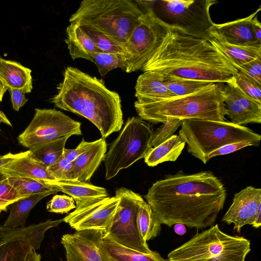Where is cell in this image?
<instances>
[{"instance_id": "cell-1", "label": "cell", "mask_w": 261, "mask_h": 261, "mask_svg": "<svg viewBox=\"0 0 261 261\" xmlns=\"http://www.w3.org/2000/svg\"><path fill=\"white\" fill-rule=\"evenodd\" d=\"M226 190L211 171H178L154 182L144 196L162 224L202 229L213 226L223 208Z\"/></svg>"}, {"instance_id": "cell-2", "label": "cell", "mask_w": 261, "mask_h": 261, "mask_svg": "<svg viewBox=\"0 0 261 261\" xmlns=\"http://www.w3.org/2000/svg\"><path fill=\"white\" fill-rule=\"evenodd\" d=\"M142 71L165 78L228 83L239 70L210 38L168 24L166 34Z\"/></svg>"}, {"instance_id": "cell-3", "label": "cell", "mask_w": 261, "mask_h": 261, "mask_svg": "<svg viewBox=\"0 0 261 261\" xmlns=\"http://www.w3.org/2000/svg\"><path fill=\"white\" fill-rule=\"evenodd\" d=\"M51 102L60 109L82 116L91 122L105 139L119 131L123 124L119 94L108 89L101 79L68 66Z\"/></svg>"}, {"instance_id": "cell-4", "label": "cell", "mask_w": 261, "mask_h": 261, "mask_svg": "<svg viewBox=\"0 0 261 261\" xmlns=\"http://www.w3.org/2000/svg\"><path fill=\"white\" fill-rule=\"evenodd\" d=\"M224 83H217L193 94L160 100L134 103L140 118L152 124L167 119L225 120Z\"/></svg>"}, {"instance_id": "cell-5", "label": "cell", "mask_w": 261, "mask_h": 261, "mask_svg": "<svg viewBox=\"0 0 261 261\" xmlns=\"http://www.w3.org/2000/svg\"><path fill=\"white\" fill-rule=\"evenodd\" d=\"M143 13L131 0H84L69 21L91 25L123 47Z\"/></svg>"}, {"instance_id": "cell-6", "label": "cell", "mask_w": 261, "mask_h": 261, "mask_svg": "<svg viewBox=\"0 0 261 261\" xmlns=\"http://www.w3.org/2000/svg\"><path fill=\"white\" fill-rule=\"evenodd\" d=\"M178 136L187 144L188 152L206 164L212 152L226 144L247 142L258 146L261 136L245 126L225 121L183 120Z\"/></svg>"}, {"instance_id": "cell-7", "label": "cell", "mask_w": 261, "mask_h": 261, "mask_svg": "<svg viewBox=\"0 0 261 261\" xmlns=\"http://www.w3.org/2000/svg\"><path fill=\"white\" fill-rule=\"evenodd\" d=\"M250 251L249 240L229 235L216 224L170 251L168 260L245 261Z\"/></svg>"}, {"instance_id": "cell-8", "label": "cell", "mask_w": 261, "mask_h": 261, "mask_svg": "<svg viewBox=\"0 0 261 261\" xmlns=\"http://www.w3.org/2000/svg\"><path fill=\"white\" fill-rule=\"evenodd\" d=\"M153 132L151 126L139 117L127 119L105 155L103 161L107 180L113 178L122 169L145 157L152 147Z\"/></svg>"}, {"instance_id": "cell-9", "label": "cell", "mask_w": 261, "mask_h": 261, "mask_svg": "<svg viewBox=\"0 0 261 261\" xmlns=\"http://www.w3.org/2000/svg\"><path fill=\"white\" fill-rule=\"evenodd\" d=\"M140 17L123 46L126 60L125 72L141 70L161 45L167 32L168 24L159 18L152 8L145 5Z\"/></svg>"}, {"instance_id": "cell-10", "label": "cell", "mask_w": 261, "mask_h": 261, "mask_svg": "<svg viewBox=\"0 0 261 261\" xmlns=\"http://www.w3.org/2000/svg\"><path fill=\"white\" fill-rule=\"evenodd\" d=\"M120 200L112 222L103 236L126 247L146 254L151 250L140 235L137 216L138 202L142 196L124 187L117 189L115 195Z\"/></svg>"}, {"instance_id": "cell-11", "label": "cell", "mask_w": 261, "mask_h": 261, "mask_svg": "<svg viewBox=\"0 0 261 261\" xmlns=\"http://www.w3.org/2000/svg\"><path fill=\"white\" fill-rule=\"evenodd\" d=\"M81 135V122L56 109L36 108L33 119L17 140L30 149L62 137Z\"/></svg>"}, {"instance_id": "cell-12", "label": "cell", "mask_w": 261, "mask_h": 261, "mask_svg": "<svg viewBox=\"0 0 261 261\" xmlns=\"http://www.w3.org/2000/svg\"><path fill=\"white\" fill-rule=\"evenodd\" d=\"M215 0H162L160 8L169 20L167 24L182 29L190 34L209 38L214 23L210 7Z\"/></svg>"}, {"instance_id": "cell-13", "label": "cell", "mask_w": 261, "mask_h": 261, "mask_svg": "<svg viewBox=\"0 0 261 261\" xmlns=\"http://www.w3.org/2000/svg\"><path fill=\"white\" fill-rule=\"evenodd\" d=\"M114 196L108 197L83 208L74 210L63 218L76 231L95 229L105 232L109 227L119 202Z\"/></svg>"}, {"instance_id": "cell-14", "label": "cell", "mask_w": 261, "mask_h": 261, "mask_svg": "<svg viewBox=\"0 0 261 261\" xmlns=\"http://www.w3.org/2000/svg\"><path fill=\"white\" fill-rule=\"evenodd\" d=\"M224 102L230 122L240 126L261 123V102L243 93L233 80L224 85Z\"/></svg>"}, {"instance_id": "cell-15", "label": "cell", "mask_w": 261, "mask_h": 261, "mask_svg": "<svg viewBox=\"0 0 261 261\" xmlns=\"http://www.w3.org/2000/svg\"><path fill=\"white\" fill-rule=\"evenodd\" d=\"M260 208L261 189L247 186L234 194L222 221L233 224V229L240 232L245 225L253 224Z\"/></svg>"}, {"instance_id": "cell-16", "label": "cell", "mask_w": 261, "mask_h": 261, "mask_svg": "<svg viewBox=\"0 0 261 261\" xmlns=\"http://www.w3.org/2000/svg\"><path fill=\"white\" fill-rule=\"evenodd\" d=\"M103 231L88 229L62 236L61 243L77 261H103L97 249Z\"/></svg>"}, {"instance_id": "cell-17", "label": "cell", "mask_w": 261, "mask_h": 261, "mask_svg": "<svg viewBox=\"0 0 261 261\" xmlns=\"http://www.w3.org/2000/svg\"><path fill=\"white\" fill-rule=\"evenodd\" d=\"M260 7L247 17L224 23H214L210 35L216 37L228 44L244 46L261 45L256 39L251 21L260 10Z\"/></svg>"}, {"instance_id": "cell-18", "label": "cell", "mask_w": 261, "mask_h": 261, "mask_svg": "<svg viewBox=\"0 0 261 261\" xmlns=\"http://www.w3.org/2000/svg\"><path fill=\"white\" fill-rule=\"evenodd\" d=\"M107 151L105 139L101 138L72 162V167L66 179L88 182L98 167L104 161Z\"/></svg>"}, {"instance_id": "cell-19", "label": "cell", "mask_w": 261, "mask_h": 261, "mask_svg": "<svg viewBox=\"0 0 261 261\" xmlns=\"http://www.w3.org/2000/svg\"><path fill=\"white\" fill-rule=\"evenodd\" d=\"M71 197L76 203L75 210H79L100 201L109 196L107 190L87 182L65 179L49 184Z\"/></svg>"}, {"instance_id": "cell-20", "label": "cell", "mask_w": 261, "mask_h": 261, "mask_svg": "<svg viewBox=\"0 0 261 261\" xmlns=\"http://www.w3.org/2000/svg\"><path fill=\"white\" fill-rule=\"evenodd\" d=\"M64 222V219L52 220L28 226L8 228L0 225V244L13 241H21L27 243L35 250L40 249L44 238L45 233L48 229L58 226Z\"/></svg>"}, {"instance_id": "cell-21", "label": "cell", "mask_w": 261, "mask_h": 261, "mask_svg": "<svg viewBox=\"0 0 261 261\" xmlns=\"http://www.w3.org/2000/svg\"><path fill=\"white\" fill-rule=\"evenodd\" d=\"M0 175L30 178L48 184L56 181L49 173L47 166L37 160L30 151L28 154L1 167Z\"/></svg>"}, {"instance_id": "cell-22", "label": "cell", "mask_w": 261, "mask_h": 261, "mask_svg": "<svg viewBox=\"0 0 261 261\" xmlns=\"http://www.w3.org/2000/svg\"><path fill=\"white\" fill-rule=\"evenodd\" d=\"M97 249L103 261H168L157 251L144 253L123 246L103 234Z\"/></svg>"}, {"instance_id": "cell-23", "label": "cell", "mask_w": 261, "mask_h": 261, "mask_svg": "<svg viewBox=\"0 0 261 261\" xmlns=\"http://www.w3.org/2000/svg\"><path fill=\"white\" fill-rule=\"evenodd\" d=\"M164 78L155 71H145L140 74L135 87L137 101L146 102L175 97L164 84Z\"/></svg>"}, {"instance_id": "cell-24", "label": "cell", "mask_w": 261, "mask_h": 261, "mask_svg": "<svg viewBox=\"0 0 261 261\" xmlns=\"http://www.w3.org/2000/svg\"><path fill=\"white\" fill-rule=\"evenodd\" d=\"M32 70L20 63L0 57V80L8 89H18L25 93L33 90Z\"/></svg>"}, {"instance_id": "cell-25", "label": "cell", "mask_w": 261, "mask_h": 261, "mask_svg": "<svg viewBox=\"0 0 261 261\" xmlns=\"http://www.w3.org/2000/svg\"><path fill=\"white\" fill-rule=\"evenodd\" d=\"M70 23L66 28L65 39L69 55L73 60L82 58L91 61L92 55L101 50L78 24Z\"/></svg>"}, {"instance_id": "cell-26", "label": "cell", "mask_w": 261, "mask_h": 261, "mask_svg": "<svg viewBox=\"0 0 261 261\" xmlns=\"http://www.w3.org/2000/svg\"><path fill=\"white\" fill-rule=\"evenodd\" d=\"M186 143L177 135H173L160 145L152 147L144 158L150 167L166 162H175L181 154Z\"/></svg>"}, {"instance_id": "cell-27", "label": "cell", "mask_w": 261, "mask_h": 261, "mask_svg": "<svg viewBox=\"0 0 261 261\" xmlns=\"http://www.w3.org/2000/svg\"><path fill=\"white\" fill-rule=\"evenodd\" d=\"M57 191L32 194L21 199L8 206L10 214L3 226L8 228L24 227L30 211L45 197L56 194Z\"/></svg>"}, {"instance_id": "cell-28", "label": "cell", "mask_w": 261, "mask_h": 261, "mask_svg": "<svg viewBox=\"0 0 261 261\" xmlns=\"http://www.w3.org/2000/svg\"><path fill=\"white\" fill-rule=\"evenodd\" d=\"M209 38L236 68L261 56V45L238 46L228 44L212 35Z\"/></svg>"}, {"instance_id": "cell-29", "label": "cell", "mask_w": 261, "mask_h": 261, "mask_svg": "<svg viewBox=\"0 0 261 261\" xmlns=\"http://www.w3.org/2000/svg\"><path fill=\"white\" fill-rule=\"evenodd\" d=\"M161 224L150 206L141 197L138 202L137 225L142 239L147 242L158 237Z\"/></svg>"}, {"instance_id": "cell-30", "label": "cell", "mask_w": 261, "mask_h": 261, "mask_svg": "<svg viewBox=\"0 0 261 261\" xmlns=\"http://www.w3.org/2000/svg\"><path fill=\"white\" fill-rule=\"evenodd\" d=\"M69 137H62L37 145L29 150L37 160L48 167L63 155L66 143Z\"/></svg>"}, {"instance_id": "cell-31", "label": "cell", "mask_w": 261, "mask_h": 261, "mask_svg": "<svg viewBox=\"0 0 261 261\" xmlns=\"http://www.w3.org/2000/svg\"><path fill=\"white\" fill-rule=\"evenodd\" d=\"M5 176L8 178L9 182L17 192L23 196L54 191H60L56 186L37 179L12 176Z\"/></svg>"}, {"instance_id": "cell-32", "label": "cell", "mask_w": 261, "mask_h": 261, "mask_svg": "<svg viewBox=\"0 0 261 261\" xmlns=\"http://www.w3.org/2000/svg\"><path fill=\"white\" fill-rule=\"evenodd\" d=\"M164 83L175 96L193 94L215 84L203 81L169 78H164Z\"/></svg>"}, {"instance_id": "cell-33", "label": "cell", "mask_w": 261, "mask_h": 261, "mask_svg": "<svg viewBox=\"0 0 261 261\" xmlns=\"http://www.w3.org/2000/svg\"><path fill=\"white\" fill-rule=\"evenodd\" d=\"M91 59L102 77L115 68H120L125 71L126 60L123 55L99 51L93 53Z\"/></svg>"}, {"instance_id": "cell-34", "label": "cell", "mask_w": 261, "mask_h": 261, "mask_svg": "<svg viewBox=\"0 0 261 261\" xmlns=\"http://www.w3.org/2000/svg\"><path fill=\"white\" fill-rule=\"evenodd\" d=\"M32 248L26 242L13 241L0 244V261H28Z\"/></svg>"}, {"instance_id": "cell-35", "label": "cell", "mask_w": 261, "mask_h": 261, "mask_svg": "<svg viewBox=\"0 0 261 261\" xmlns=\"http://www.w3.org/2000/svg\"><path fill=\"white\" fill-rule=\"evenodd\" d=\"M79 25L100 50L124 55L123 47L118 43L91 25L84 24Z\"/></svg>"}, {"instance_id": "cell-36", "label": "cell", "mask_w": 261, "mask_h": 261, "mask_svg": "<svg viewBox=\"0 0 261 261\" xmlns=\"http://www.w3.org/2000/svg\"><path fill=\"white\" fill-rule=\"evenodd\" d=\"M233 81L245 95L261 102V84L240 70L234 75Z\"/></svg>"}, {"instance_id": "cell-37", "label": "cell", "mask_w": 261, "mask_h": 261, "mask_svg": "<svg viewBox=\"0 0 261 261\" xmlns=\"http://www.w3.org/2000/svg\"><path fill=\"white\" fill-rule=\"evenodd\" d=\"M19 194L9 182L6 176L0 180V214L7 212L8 206L17 201L28 197Z\"/></svg>"}, {"instance_id": "cell-38", "label": "cell", "mask_w": 261, "mask_h": 261, "mask_svg": "<svg viewBox=\"0 0 261 261\" xmlns=\"http://www.w3.org/2000/svg\"><path fill=\"white\" fill-rule=\"evenodd\" d=\"M183 121L179 119H167L163 124L153 131L151 146L155 147L174 135Z\"/></svg>"}, {"instance_id": "cell-39", "label": "cell", "mask_w": 261, "mask_h": 261, "mask_svg": "<svg viewBox=\"0 0 261 261\" xmlns=\"http://www.w3.org/2000/svg\"><path fill=\"white\" fill-rule=\"evenodd\" d=\"M74 199L65 195H56L46 205L47 210L51 213L65 214L75 208Z\"/></svg>"}, {"instance_id": "cell-40", "label": "cell", "mask_w": 261, "mask_h": 261, "mask_svg": "<svg viewBox=\"0 0 261 261\" xmlns=\"http://www.w3.org/2000/svg\"><path fill=\"white\" fill-rule=\"evenodd\" d=\"M72 167V162L66 160L62 155L56 162L47 167L50 175L56 180H65Z\"/></svg>"}, {"instance_id": "cell-41", "label": "cell", "mask_w": 261, "mask_h": 261, "mask_svg": "<svg viewBox=\"0 0 261 261\" xmlns=\"http://www.w3.org/2000/svg\"><path fill=\"white\" fill-rule=\"evenodd\" d=\"M237 68L261 84V56L239 66Z\"/></svg>"}, {"instance_id": "cell-42", "label": "cell", "mask_w": 261, "mask_h": 261, "mask_svg": "<svg viewBox=\"0 0 261 261\" xmlns=\"http://www.w3.org/2000/svg\"><path fill=\"white\" fill-rule=\"evenodd\" d=\"M253 146L252 144L247 142H240L226 144L212 152L208 156V160L211 158L222 155L232 153L245 147Z\"/></svg>"}, {"instance_id": "cell-43", "label": "cell", "mask_w": 261, "mask_h": 261, "mask_svg": "<svg viewBox=\"0 0 261 261\" xmlns=\"http://www.w3.org/2000/svg\"><path fill=\"white\" fill-rule=\"evenodd\" d=\"M93 142L86 141L84 139L74 149L65 148L63 152L64 157L68 161L72 162L77 157L85 152L91 145Z\"/></svg>"}, {"instance_id": "cell-44", "label": "cell", "mask_w": 261, "mask_h": 261, "mask_svg": "<svg viewBox=\"0 0 261 261\" xmlns=\"http://www.w3.org/2000/svg\"><path fill=\"white\" fill-rule=\"evenodd\" d=\"M9 91L13 109L18 111L28 101V99L26 97L24 92L21 90L11 89Z\"/></svg>"}, {"instance_id": "cell-45", "label": "cell", "mask_w": 261, "mask_h": 261, "mask_svg": "<svg viewBox=\"0 0 261 261\" xmlns=\"http://www.w3.org/2000/svg\"><path fill=\"white\" fill-rule=\"evenodd\" d=\"M30 150H28L27 151L17 153H12L9 152L4 155H0V169L1 167L5 166L15 159L23 156L28 154Z\"/></svg>"}, {"instance_id": "cell-46", "label": "cell", "mask_w": 261, "mask_h": 261, "mask_svg": "<svg viewBox=\"0 0 261 261\" xmlns=\"http://www.w3.org/2000/svg\"><path fill=\"white\" fill-rule=\"evenodd\" d=\"M251 24L256 40L261 44V24L255 15L252 19Z\"/></svg>"}, {"instance_id": "cell-47", "label": "cell", "mask_w": 261, "mask_h": 261, "mask_svg": "<svg viewBox=\"0 0 261 261\" xmlns=\"http://www.w3.org/2000/svg\"><path fill=\"white\" fill-rule=\"evenodd\" d=\"M174 230L176 233L179 235H184L187 231L186 226L180 223L174 225Z\"/></svg>"}, {"instance_id": "cell-48", "label": "cell", "mask_w": 261, "mask_h": 261, "mask_svg": "<svg viewBox=\"0 0 261 261\" xmlns=\"http://www.w3.org/2000/svg\"><path fill=\"white\" fill-rule=\"evenodd\" d=\"M41 255L37 253L36 250L32 248L30 258L28 261H41Z\"/></svg>"}, {"instance_id": "cell-49", "label": "cell", "mask_w": 261, "mask_h": 261, "mask_svg": "<svg viewBox=\"0 0 261 261\" xmlns=\"http://www.w3.org/2000/svg\"><path fill=\"white\" fill-rule=\"evenodd\" d=\"M261 225V208L259 210L255 220L252 226L256 228H258Z\"/></svg>"}, {"instance_id": "cell-50", "label": "cell", "mask_w": 261, "mask_h": 261, "mask_svg": "<svg viewBox=\"0 0 261 261\" xmlns=\"http://www.w3.org/2000/svg\"><path fill=\"white\" fill-rule=\"evenodd\" d=\"M4 123L10 126H12L11 123L8 119V118L6 117L5 114L2 111L0 110V123Z\"/></svg>"}, {"instance_id": "cell-51", "label": "cell", "mask_w": 261, "mask_h": 261, "mask_svg": "<svg viewBox=\"0 0 261 261\" xmlns=\"http://www.w3.org/2000/svg\"><path fill=\"white\" fill-rule=\"evenodd\" d=\"M8 89L3 84L0 80V103L2 101L4 95Z\"/></svg>"}, {"instance_id": "cell-52", "label": "cell", "mask_w": 261, "mask_h": 261, "mask_svg": "<svg viewBox=\"0 0 261 261\" xmlns=\"http://www.w3.org/2000/svg\"><path fill=\"white\" fill-rule=\"evenodd\" d=\"M66 261H77L75 258L69 252H66Z\"/></svg>"}, {"instance_id": "cell-53", "label": "cell", "mask_w": 261, "mask_h": 261, "mask_svg": "<svg viewBox=\"0 0 261 261\" xmlns=\"http://www.w3.org/2000/svg\"><path fill=\"white\" fill-rule=\"evenodd\" d=\"M1 104V103H0Z\"/></svg>"}]
</instances>
